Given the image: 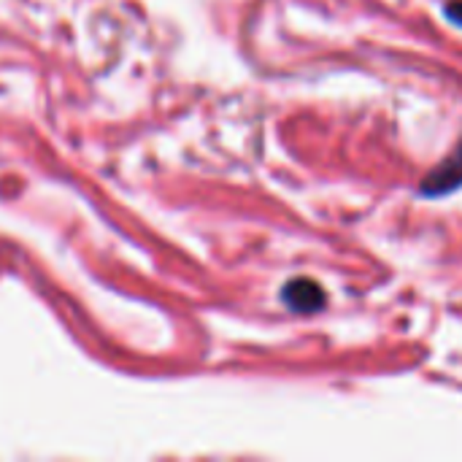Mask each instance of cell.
I'll return each mask as SVG.
<instances>
[{"mask_svg":"<svg viewBox=\"0 0 462 462\" xmlns=\"http://www.w3.org/2000/svg\"><path fill=\"white\" fill-rule=\"evenodd\" d=\"M282 300L298 314H314L328 303L322 287L317 282H311V279H292L290 284H284Z\"/></svg>","mask_w":462,"mask_h":462,"instance_id":"cell-1","label":"cell"},{"mask_svg":"<svg viewBox=\"0 0 462 462\" xmlns=\"http://www.w3.org/2000/svg\"><path fill=\"white\" fill-rule=\"evenodd\" d=\"M462 184V143L457 152L425 179V195H447Z\"/></svg>","mask_w":462,"mask_h":462,"instance_id":"cell-2","label":"cell"},{"mask_svg":"<svg viewBox=\"0 0 462 462\" xmlns=\"http://www.w3.org/2000/svg\"><path fill=\"white\" fill-rule=\"evenodd\" d=\"M447 14H449V19H452V22L462 24V0H452V3L447 5Z\"/></svg>","mask_w":462,"mask_h":462,"instance_id":"cell-3","label":"cell"}]
</instances>
